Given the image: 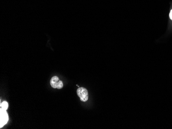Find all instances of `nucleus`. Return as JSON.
I'll list each match as a JSON object with an SVG mask.
<instances>
[{"label": "nucleus", "mask_w": 172, "mask_h": 129, "mask_svg": "<svg viewBox=\"0 0 172 129\" xmlns=\"http://www.w3.org/2000/svg\"><path fill=\"white\" fill-rule=\"evenodd\" d=\"M77 94L80 98V100L86 102L88 99V91L84 88H80L77 90Z\"/></svg>", "instance_id": "obj_1"}, {"label": "nucleus", "mask_w": 172, "mask_h": 129, "mask_svg": "<svg viewBox=\"0 0 172 129\" xmlns=\"http://www.w3.org/2000/svg\"><path fill=\"white\" fill-rule=\"evenodd\" d=\"M8 121V114L6 110L0 109V128H2L7 123Z\"/></svg>", "instance_id": "obj_2"}, {"label": "nucleus", "mask_w": 172, "mask_h": 129, "mask_svg": "<svg viewBox=\"0 0 172 129\" xmlns=\"http://www.w3.org/2000/svg\"><path fill=\"white\" fill-rule=\"evenodd\" d=\"M50 84L52 87L54 88L61 89L63 88V83L59 80L57 76H54L50 81Z\"/></svg>", "instance_id": "obj_3"}, {"label": "nucleus", "mask_w": 172, "mask_h": 129, "mask_svg": "<svg viewBox=\"0 0 172 129\" xmlns=\"http://www.w3.org/2000/svg\"><path fill=\"white\" fill-rule=\"evenodd\" d=\"M8 108V103L6 101H3L1 103V109H3L5 110H7Z\"/></svg>", "instance_id": "obj_4"}, {"label": "nucleus", "mask_w": 172, "mask_h": 129, "mask_svg": "<svg viewBox=\"0 0 172 129\" xmlns=\"http://www.w3.org/2000/svg\"><path fill=\"white\" fill-rule=\"evenodd\" d=\"M170 19L172 20V10L171 11L170 14Z\"/></svg>", "instance_id": "obj_5"}]
</instances>
